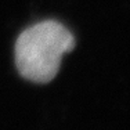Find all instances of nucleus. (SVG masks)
Here are the masks:
<instances>
[{
    "label": "nucleus",
    "mask_w": 130,
    "mask_h": 130,
    "mask_svg": "<svg viewBox=\"0 0 130 130\" xmlns=\"http://www.w3.org/2000/svg\"><path fill=\"white\" fill-rule=\"evenodd\" d=\"M75 47V38L62 24L42 21L26 28L15 42V64L25 79L48 83L57 76L65 53Z\"/></svg>",
    "instance_id": "f257e3e1"
}]
</instances>
